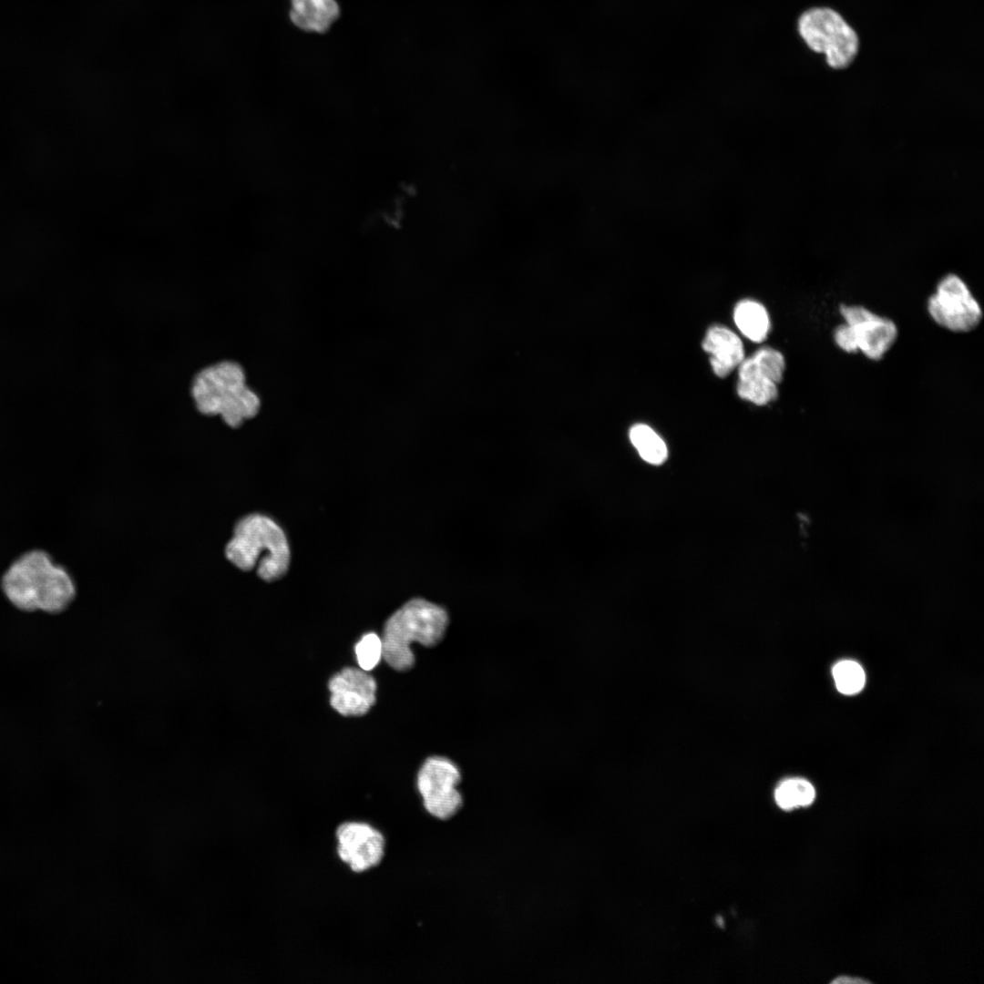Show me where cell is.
Segmentation results:
<instances>
[{"instance_id":"obj_17","label":"cell","mask_w":984,"mask_h":984,"mask_svg":"<svg viewBox=\"0 0 984 984\" xmlns=\"http://www.w3.org/2000/svg\"><path fill=\"white\" fill-rule=\"evenodd\" d=\"M837 690L851 695L859 692L866 682V675L859 663L851 660L837 662L832 671Z\"/></svg>"},{"instance_id":"obj_18","label":"cell","mask_w":984,"mask_h":984,"mask_svg":"<svg viewBox=\"0 0 984 984\" xmlns=\"http://www.w3.org/2000/svg\"><path fill=\"white\" fill-rule=\"evenodd\" d=\"M354 651L359 667L366 671H372L383 658L381 637L374 632L363 635L355 644Z\"/></svg>"},{"instance_id":"obj_6","label":"cell","mask_w":984,"mask_h":984,"mask_svg":"<svg viewBox=\"0 0 984 984\" xmlns=\"http://www.w3.org/2000/svg\"><path fill=\"white\" fill-rule=\"evenodd\" d=\"M459 766L444 756H431L420 767L416 776L417 791L425 813L436 820L446 822L464 806Z\"/></svg>"},{"instance_id":"obj_14","label":"cell","mask_w":984,"mask_h":984,"mask_svg":"<svg viewBox=\"0 0 984 984\" xmlns=\"http://www.w3.org/2000/svg\"><path fill=\"white\" fill-rule=\"evenodd\" d=\"M733 319L740 332L749 340L761 343L770 330V319L765 307L753 300L739 302L733 311Z\"/></svg>"},{"instance_id":"obj_15","label":"cell","mask_w":984,"mask_h":984,"mask_svg":"<svg viewBox=\"0 0 984 984\" xmlns=\"http://www.w3.org/2000/svg\"><path fill=\"white\" fill-rule=\"evenodd\" d=\"M630 439L640 456L651 465L662 464L668 456L663 439L649 425L636 424L630 430Z\"/></svg>"},{"instance_id":"obj_16","label":"cell","mask_w":984,"mask_h":984,"mask_svg":"<svg viewBox=\"0 0 984 984\" xmlns=\"http://www.w3.org/2000/svg\"><path fill=\"white\" fill-rule=\"evenodd\" d=\"M815 797V790L813 784L803 778L784 780L774 791L775 802L784 810L807 806L813 803Z\"/></svg>"},{"instance_id":"obj_9","label":"cell","mask_w":984,"mask_h":984,"mask_svg":"<svg viewBox=\"0 0 984 984\" xmlns=\"http://www.w3.org/2000/svg\"><path fill=\"white\" fill-rule=\"evenodd\" d=\"M784 371L785 359L780 351L771 347L759 349L738 366V395L757 405L776 400Z\"/></svg>"},{"instance_id":"obj_13","label":"cell","mask_w":984,"mask_h":984,"mask_svg":"<svg viewBox=\"0 0 984 984\" xmlns=\"http://www.w3.org/2000/svg\"><path fill=\"white\" fill-rule=\"evenodd\" d=\"M338 15L334 0H292L291 19L303 30L323 33Z\"/></svg>"},{"instance_id":"obj_4","label":"cell","mask_w":984,"mask_h":984,"mask_svg":"<svg viewBox=\"0 0 984 984\" xmlns=\"http://www.w3.org/2000/svg\"><path fill=\"white\" fill-rule=\"evenodd\" d=\"M448 620L442 607L423 599L409 600L384 624L381 637L383 659L397 671H409L415 661L411 644L437 645L446 634Z\"/></svg>"},{"instance_id":"obj_11","label":"cell","mask_w":984,"mask_h":984,"mask_svg":"<svg viewBox=\"0 0 984 984\" xmlns=\"http://www.w3.org/2000/svg\"><path fill=\"white\" fill-rule=\"evenodd\" d=\"M332 707L343 716L364 715L375 703L376 682L361 668L346 667L328 684Z\"/></svg>"},{"instance_id":"obj_19","label":"cell","mask_w":984,"mask_h":984,"mask_svg":"<svg viewBox=\"0 0 984 984\" xmlns=\"http://www.w3.org/2000/svg\"><path fill=\"white\" fill-rule=\"evenodd\" d=\"M835 345L845 353L856 354L857 348L851 328L846 323L838 324L833 331Z\"/></svg>"},{"instance_id":"obj_3","label":"cell","mask_w":984,"mask_h":984,"mask_svg":"<svg viewBox=\"0 0 984 984\" xmlns=\"http://www.w3.org/2000/svg\"><path fill=\"white\" fill-rule=\"evenodd\" d=\"M197 409L206 415H220L231 427H239L260 411L258 395L246 384L241 366L223 361L199 372L191 385Z\"/></svg>"},{"instance_id":"obj_2","label":"cell","mask_w":984,"mask_h":984,"mask_svg":"<svg viewBox=\"0 0 984 984\" xmlns=\"http://www.w3.org/2000/svg\"><path fill=\"white\" fill-rule=\"evenodd\" d=\"M225 555L244 571L256 569L265 581L282 577L290 564V548L281 527L261 514L248 515L236 524Z\"/></svg>"},{"instance_id":"obj_10","label":"cell","mask_w":984,"mask_h":984,"mask_svg":"<svg viewBox=\"0 0 984 984\" xmlns=\"http://www.w3.org/2000/svg\"><path fill=\"white\" fill-rule=\"evenodd\" d=\"M839 313L852 330L857 353L871 361H880L898 337L896 323L860 304H841Z\"/></svg>"},{"instance_id":"obj_12","label":"cell","mask_w":984,"mask_h":984,"mask_svg":"<svg viewBox=\"0 0 984 984\" xmlns=\"http://www.w3.org/2000/svg\"><path fill=\"white\" fill-rule=\"evenodd\" d=\"M702 347L710 354L713 373L721 378L730 374L744 359L743 345L739 336L722 325H712L707 330Z\"/></svg>"},{"instance_id":"obj_8","label":"cell","mask_w":984,"mask_h":984,"mask_svg":"<svg viewBox=\"0 0 984 984\" xmlns=\"http://www.w3.org/2000/svg\"><path fill=\"white\" fill-rule=\"evenodd\" d=\"M334 836L338 858L354 874L379 866L385 857L386 838L371 824L344 821L336 826Z\"/></svg>"},{"instance_id":"obj_7","label":"cell","mask_w":984,"mask_h":984,"mask_svg":"<svg viewBox=\"0 0 984 984\" xmlns=\"http://www.w3.org/2000/svg\"><path fill=\"white\" fill-rule=\"evenodd\" d=\"M931 320L955 333H967L979 327L983 310L968 284L955 273L943 276L926 302Z\"/></svg>"},{"instance_id":"obj_1","label":"cell","mask_w":984,"mask_h":984,"mask_svg":"<svg viewBox=\"0 0 984 984\" xmlns=\"http://www.w3.org/2000/svg\"><path fill=\"white\" fill-rule=\"evenodd\" d=\"M0 589L10 605L25 613L57 615L77 595L71 572L39 548L22 552L9 563L1 575Z\"/></svg>"},{"instance_id":"obj_20","label":"cell","mask_w":984,"mask_h":984,"mask_svg":"<svg viewBox=\"0 0 984 984\" xmlns=\"http://www.w3.org/2000/svg\"><path fill=\"white\" fill-rule=\"evenodd\" d=\"M832 982L833 983H843V984L846 983H846H868L869 981L866 980V979H859V978H852V977H848V976H842V977L836 978Z\"/></svg>"},{"instance_id":"obj_5","label":"cell","mask_w":984,"mask_h":984,"mask_svg":"<svg viewBox=\"0 0 984 984\" xmlns=\"http://www.w3.org/2000/svg\"><path fill=\"white\" fill-rule=\"evenodd\" d=\"M798 31L811 49L825 55L827 64L834 68L847 67L858 49L855 31L838 13L829 8L805 12L799 18Z\"/></svg>"}]
</instances>
